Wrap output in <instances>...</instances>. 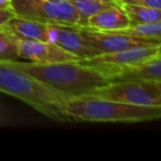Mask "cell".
<instances>
[{
  "mask_svg": "<svg viewBox=\"0 0 161 161\" xmlns=\"http://www.w3.org/2000/svg\"><path fill=\"white\" fill-rule=\"evenodd\" d=\"M80 17V27H86V21L91 16L106 8L121 5L119 0H67Z\"/></svg>",
  "mask_w": 161,
  "mask_h": 161,
  "instance_id": "cell-13",
  "label": "cell"
},
{
  "mask_svg": "<svg viewBox=\"0 0 161 161\" xmlns=\"http://www.w3.org/2000/svg\"><path fill=\"white\" fill-rule=\"evenodd\" d=\"M80 30L86 40L101 53H110V52L123 51L139 47L161 44V40L157 39L138 38V36H126L109 31H98L82 27H80Z\"/></svg>",
  "mask_w": 161,
  "mask_h": 161,
  "instance_id": "cell-6",
  "label": "cell"
},
{
  "mask_svg": "<svg viewBox=\"0 0 161 161\" xmlns=\"http://www.w3.org/2000/svg\"><path fill=\"white\" fill-rule=\"evenodd\" d=\"M110 82L126 80H161V54L137 64L118 67H98Z\"/></svg>",
  "mask_w": 161,
  "mask_h": 161,
  "instance_id": "cell-10",
  "label": "cell"
},
{
  "mask_svg": "<svg viewBox=\"0 0 161 161\" xmlns=\"http://www.w3.org/2000/svg\"><path fill=\"white\" fill-rule=\"evenodd\" d=\"M1 29L18 40L51 42L50 25L31 19L14 16L1 27Z\"/></svg>",
  "mask_w": 161,
  "mask_h": 161,
  "instance_id": "cell-11",
  "label": "cell"
},
{
  "mask_svg": "<svg viewBox=\"0 0 161 161\" xmlns=\"http://www.w3.org/2000/svg\"><path fill=\"white\" fill-rule=\"evenodd\" d=\"M14 16L47 25L80 27V17L67 0H10Z\"/></svg>",
  "mask_w": 161,
  "mask_h": 161,
  "instance_id": "cell-4",
  "label": "cell"
},
{
  "mask_svg": "<svg viewBox=\"0 0 161 161\" xmlns=\"http://www.w3.org/2000/svg\"><path fill=\"white\" fill-rule=\"evenodd\" d=\"M16 39L0 28V60H18Z\"/></svg>",
  "mask_w": 161,
  "mask_h": 161,
  "instance_id": "cell-16",
  "label": "cell"
},
{
  "mask_svg": "<svg viewBox=\"0 0 161 161\" xmlns=\"http://www.w3.org/2000/svg\"><path fill=\"white\" fill-rule=\"evenodd\" d=\"M0 92L25 102L56 123H75L62 107L65 95L14 67L10 60H0Z\"/></svg>",
  "mask_w": 161,
  "mask_h": 161,
  "instance_id": "cell-2",
  "label": "cell"
},
{
  "mask_svg": "<svg viewBox=\"0 0 161 161\" xmlns=\"http://www.w3.org/2000/svg\"><path fill=\"white\" fill-rule=\"evenodd\" d=\"M14 16V14L12 12L10 7L1 8V9H0V28L3 27V25Z\"/></svg>",
  "mask_w": 161,
  "mask_h": 161,
  "instance_id": "cell-18",
  "label": "cell"
},
{
  "mask_svg": "<svg viewBox=\"0 0 161 161\" xmlns=\"http://www.w3.org/2000/svg\"><path fill=\"white\" fill-rule=\"evenodd\" d=\"M121 7L129 18L130 25L152 23L161 20V9H158V8L129 5V3H123Z\"/></svg>",
  "mask_w": 161,
  "mask_h": 161,
  "instance_id": "cell-14",
  "label": "cell"
},
{
  "mask_svg": "<svg viewBox=\"0 0 161 161\" xmlns=\"http://www.w3.org/2000/svg\"><path fill=\"white\" fill-rule=\"evenodd\" d=\"M64 112L78 121L98 123H143L161 117V107L141 106L101 98L93 95L67 97L62 103Z\"/></svg>",
  "mask_w": 161,
  "mask_h": 161,
  "instance_id": "cell-3",
  "label": "cell"
},
{
  "mask_svg": "<svg viewBox=\"0 0 161 161\" xmlns=\"http://www.w3.org/2000/svg\"><path fill=\"white\" fill-rule=\"evenodd\" d=\"M19 58H25L33 63H54L78 60L75 55L65 51L58 44L44 41H28L16 39Z\"/></svg>",
  "mask_w": 161,
  "mask_h": 161,
  "instance_id": "cell-8",
  "label": "cell"
},
{
  "mask_svg": "<svg viewBox=\"0 0 161 161\" xmlns=\"http://www.w3.org/2000/svg\"><path fill=\"white\" fill-rule=\"evenodd\" d=\"M161 54V44L150 47H139L123 51L101 53L92 58H78V63L94 67H118L137 64Z\"/></svg>",
  "mask_w": 161,
  "mask_h": 161,
  "instance_id": "cell-7",
  "label": "cell"
},
{
  "mask_svg": "<svg viewBox=\"0 0 161 161\" xmlns=\"http://www.w3.org/2000/svg\"><path fill=\"white\" fill-rule=\"evenodd\" d=\"M115 33L126 34V36H138V38L157 39L161 40V21L152 23H138V25H129L123 29L114 30Z\"/></svg>",
  "mask_w": 161,
  "mask_h": 161,
  "instance_id": "cell-15",
  "label": "cell"
},
{
  "mask_svg": "<svg viewBox=\"0 0 161 161\" xmlns=\"http://www.w3.org/2000/svg\"><path fill=\"white\" fill-rule=\"evenodd\" d=\"M10 63L66 97L90 95L109 83L102 69L83 65L76 60L44 64L10 60Z\"/></svg>",
  "mask_w": 161,
  "mask_h": 161,
  "instance_id": "cell-1",
  "label": "cell"
},
{
  "mask_svg": "<svg viewBox=\"0 0 161 161\" xmlns=\"http://www.w3.org/2000/svg\"><path fill=\"white\" fill-rule=\"evenodd\" d=\"M10 5V0H0V9L1 8H7Z\"/></svg>",
  "mask_w": 161,
  "mask_h": 161,
  "instance_id": "cell-19",
  "label": "cell"
},
{
  "mask_svg": "<svg viewBox=\"0 0 161 161\" xmlns=\"http://www.w3.org/2000/svg\"><path fill=\"white\" fill-rule=\"evenodd\" d=\"M119 3L121 5L123 3H129V5L147 6V7L161 9V0H119Z\"/></svg>",
  "mask_w": 161,
  "mask_h": 161,
  "instance_id": "cell-17",
  "label": "cell"
},
{
  "mask_svg": "<svg viewBox=\"0 0 161 161\" xmlns=\"http://www.w3.org/2000/svg\"><path fill=\"white\" fill-rule=\"evenodd\" d=\"M90 95L132 105L161 107V80L110 82Z\"/></svg>",
  "mask_w": 161,
  "mask_h": 161,
  "instance_id": "cell-5",
  "label": "cell"
},
{
  "mask_svg": "<svg viewBox=\"0 0 161 161\" xmlns=\"http://www.w3.org/2000/svg\"><path fill=\"white\" fill-rule=\"evenodd\" d=\"M51 42L58 44L65 51L69 52L78 58H92L101 54L82 34L80 27L50 25Z\"/></svg>",
  "mask_w": 161,
  "mask_h": 161,
  "instance_id": "cell-9",
  "label": "cell"
},
{
  "mask_svg": "<svg viewBox=\"0 0 161 161\" xmlns=\"http://www.w3.org/2000/svg\"><path fill=\"white\" fill-rule=\"evenodd\" d=\"M129 25V18L121 5H116L91 16L86 21V27L84 28L98 31H114L126 28Z\"/></svg>",
  "mask_w": 161,
  "mask_h": 161,
  "instance_id": "cell-12",
  "label": "cell"
}]
</instances>
